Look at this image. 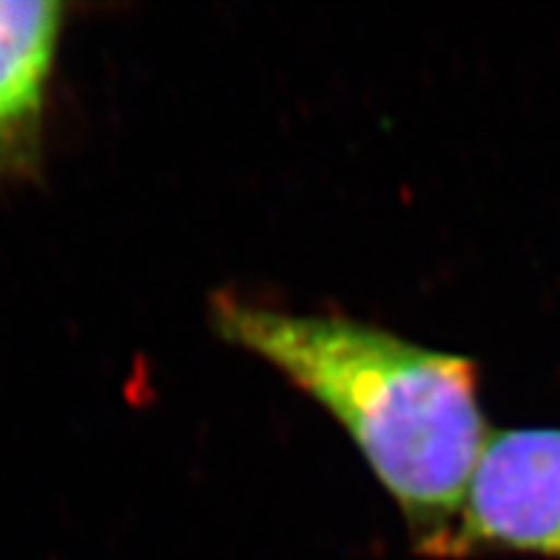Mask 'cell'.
Masks as SVG:
<instances>
[{"mask_svg": "<svg viewBox=\"0 0 560 560\" xmlns=\"http://www.w3.org/2000/svg\"><path fill=\"white\" fill-rule=\"evenodd\" d=\"M215 332L338 420L408 522L420 556L444 558L488 441L470 359L332 314L213 299Z\"/></svg>", "mask_w": 560, "mask_h": 560, "instance_id": "6da1fadb", "label": "cell"}, {"mask_svg": "<svg viewBox=\"0 0 560 560\" xmlns=\"http://www.w3.org/2000/svg\"><path fill=\"white\" fill-rule=\"evenodd\" d=\"M62 24L55 0H0V177L37 164Z\"/></svg>", "mask_w": 560, "mask_h": 560, "instance_id": "3957f363", "label": "cell"}, {"mask_svg": "<svg viewBox=\"0 0 560 560\" xmlns=\"http://www.w3.org/2000/svg\"><path fill=\"white\" fill-rule=\"evenodd\" d=\"M482 550L560 560V429L488 436L444 558Z\"/></svg>", "mask_w": 560, "mask_h": 560, "instance_id": "7a4b0ae2", "label": "cell"}]
</instances>
